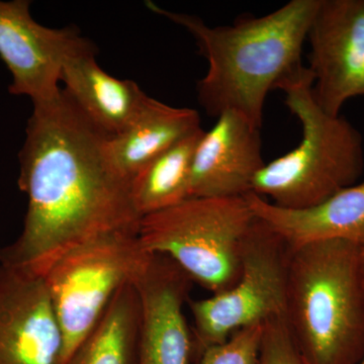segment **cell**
<instances>
[{
    "label": "cell",
    "instance_id": "obj_15",
    "mask_svg": "<svg viewBox=\"0 0 364 364\" xmlns=\"http://www.w3.org/2000/svg\"><path fill=\"white\" fill-rule=\"evenodd\" d=\"M202 129L200 114L188 107H174L148 97L126 128L107 140L117 169L129 179L172 146Z\"/></svg>",
    "mask_w": 364,
    "mask_h": 364
},
{
    "label": "cell",
    "instance_id": "obj_4",
    "mask_svg": "<svg viewBox=\"0 0 364 364\" xmlns=\"http://www.w3.org/2000/svg\"><path fill=\"white\" fill-rule=\"evenodd\" d=\"M313 85L304 65L277 86L303 136L298 147L265 164L253 181V193L287 210L324 202L358 183L364 169L363 136L341 114L332 116L317 104Z\"/></svg>",
    "mask_w": 364,
    "mask_h": 364
},
{
    "label": "cell",
    "instance_id": "obj_8",
    "mask_svg": "<svg viewBox=\"0 0 364 364\" xmlns=\"http://www.w3.org/2000/svg\"><path fill=\"white\" fill-rule=\"evenodd\" d=\"M313 95L328 114L364 97V0H320L309 28Z\"/></svg>",
    "mask_w": 364,
    "mask_h": 364
},
{
    "label": "cell",
    "instance_id": "obj_6",
    "mask_svg": "<svg viewBox=\"0 0 364 364\" xmlns=\"http://www.w3.org/2000/svg\"><path fill=\"white\" fill-rule=\"evenodd\" d=\"M148 256L138 232H117L71 251L48 272L43 279L62 336L59 364L68 363Z\"/></svg>",
    "mask_w": 364,
    "mask_h": 364
},
{
    "label": "cell",
    "instance_id": "obj_13",
    "mask_svg": "<svg viewBox=\"0 0 364 364\" xmlns=\"http://www.w3.org/2000/svg\"><path fill=\"white\" fill-rule=\"evenodd\" d=\"M245 198L254 215L267 223L291 250L322 241L364 243V181L303 210L277 207L253 193Z\"/></svg>",
    "mask_w": 364,
    "mask_h": 364
},
{
    "label": "cell",
    "instance_id": "obj_17",
    "mask_svg": "<svg viewBox=\"0 0 364 364\" xmlns=\"http://www.w3.org/2000/svg\"><path fill=\"white\" fill-rule=\"evenodd\" d=\"M203 132L200 129L172 146L131 179L132 200L141 218L189 198L193 155Z\"/></svg>",
    "mask_w": 364,
    "mask_h": 364
},
{
    "label": "cell",
    "instance_id": "obj_10",
    "mask_svg": "<svg viewBox=\"0 0 364 364\" xmlns=\"http://www.w3.org/2000/svg\"><path fill=\"white\" fill-rule=\"evenodd\" d=\"M132 284L140 303L136 364H193L195 341L184 315L193 280L170 258L149 253Z\"/></svg>",
    "mask_w": 364,
    "mask_h": 364
},
{
    "label": "cell",
    "instance_id": "obj_14",
    "mask_svg": "<svg viewBox=\"0 0 364 364\" xmlns=\"http://www.w3.org/2000/svg\"><path fill=\"white\" fill-rule=\"evenodd\" d=\"M92 43L64 61L60 83L83 116L107 136H114L138 114L149 95L132 80L109 75L95 59Z\"/></svg>",
    "mask_w": 364,
    "mask_h": 364
},
{
    "label": "cell",
    "instance_id": "obj_3",
    "mask_svg": "<svg viewBox=\"0 0 364 364\" xmlns=\"http://www.w3.org/2000/svg\"><path fill=\"white\" fill-rule=\"evenodd\" d=\"M286 320L308 364H358L364 356V260L344 240L291 250Z\"/></svg>",
    "mask_w": 364,
    "mask_h": 364
},
{
    "label": "cell",
    "instance_id": "obj_7",
    "mask_svg": "<svg viewBox=\"0 0 364 364\" xmlns=\"http://www.w3.org/2000/svg\"><path fill=\"white\" fill-rule=\"evenodd\" d=\"M291 249L267 223L255 217L249 230L240 277L208 299H189L196 358L237 330L286 318Z\"/></svg>",
    "mask_w": 364,
    "mask_h": 364
},
{
    "label": "cell",
    "instance_id": "obj_16",
    "mask_svg": "<svg viewBox=\"0 0 364 364\" xmlns=\"http://www.w3.org/2000/svg\"><path fill=\"white\" fill-rule=\"evenodd\" d=\"M140 303L132 282L114 294L102 318L66 364H136Z\"/></svg>",
    "mask_w": 364,
    "mask_h": 364
},
{
    "label": "cell",
    "instance_id": "obj_20",
    "mask_svg": "<svg viewBox=\"0 0 364 364\" xmlns=\"http://www.w3.org/2000/svg\"><path fill=\"white\" fill-rule=\"evenodd\" d=\"M359 249H360L361 256H363V259L364 260V243L359 246Z\"/></svg>",
    "mask_w": 364,
    "mask_h": 364
},
{
    "label": "cell",
    "instance_id": "obj_18",
    "mask_svg": "<svg viewBox=\"0 0 364 364\" xmlns=\"http://www.w3.org/2000/svg\"><path fill=\"white\" fill-rule=\"evenodd\" d=\"M264 324L249 326L235 331L223 343L200 352L196 364H256Z\"/></svg>",
    "mask_w": 364,
    "mask_h": 364
},
{
    "label": "cell",
    "instance_id": "obj_2",
    "mask_svg": "<svg viewBox=\"0 0 364 364\" xmlns=\"http://www.w3.org/2000/svg\"><path fill=\"white\" fill-rule=\"evenodd\" d=\"M318 4L291 0L260 18L242 16L232 26H210L198 16L146 2L152 13L186 28L207 60V73L196 90L208 116L240 112L258 128L268 93L304 66L301 53Z\"/></svg>",
    "mask_w": 364,
    "mask_h": 364
},
{
    "label": "cell",
    "instance_id": "obj_1",
    "mask_svg": "<svg viewBox=\"0 0 364 364\" xmlns=\"http://www.w3.org/2000/svg\"><path fill=\"white\" fill-rule=\"evenodd\" d=\"M109 138L63 90L33 105L18 176L28 210L18 238L0 249L1 264L44 279L80 246L117 232H138L131 179L112 163Z\"/></svg>",
    "mask_w": 364,
    "mask_h": 364
},
{
    "label": "cell",
    "instance_id": "obj_19",
    "mask_svg": "<svg viewBox=\"0 0 364 364\" xmlns=\"http://www.w3.org/2000/svg\"><path fill=\"white\" fill-rule=\"evenodd\" d=\"M256 364H308L294 342L286 318L265 323Z\"/></svg>",
    "mask_w": 364,
    "mask_h": 364
},
{
    "label": "cell",
    "instance_id": "obj_12",
    "mask_svg": "<svg viewBox=\"0 0 364 364\" xmlns=\"http://www.w3.org/2000/svg\"><path fill=\"white\" fill-rule=\"evenodd\" d=\"M217 119L196 146L189 198H244L252 193L254 178L264 167L260 128L234 111Z\"/></svg>",
    "mask_w": 364,
    "mask_h": 364
},
{
    "label": "cell",
    "instance_id": "obj_21",
    "mask_svg": "<svg viewBox=\"0 0 364 364\" xmlns=\"http://www.w3.org/2000/svg\"><path fill=\"white\" fill-rule=\"evenodd\" d=\"M358 364H364V356H363V358L361 359L360 363H359Z\"/></svg>",
    "mask_w": 364,
    "mask_h": 364
},
{
    "label": "cell",
    "instance_id": "obj_5",
    "mask_svg": "<svg viewBox=\"0 0 364 364\" xmlns=\"http://www.w3.org/2000/svg\"><path fill=\"white\" fill-rule=\"evenodd\" d=\"M255 215L244 198H188L141 218L147 252L166 256L193 284L222 293L240 277L242 254Z\"/></svg>",
    "mask_w": 364,
    "mask_h": 364
},
{
    "label": "cell",
    "instance_id": "obj_11",
    "mask_svg": "<svg viewBox=\"0 0 364 364\" xmlns=\"http://www.w3.org/2000/svg\"><path fill=\"white\" fill-rule=\"evenodd\" d=\"M61 350L44 279L0 263V364H59Z\"/></svg>",
    "mask_w": 364,
    "mask_h": 364
},
{
    "label": "cell",
    "instance_id": "obj_9",
    "mask_svg": "<svg viewBox=\"0 0 364 364\" xmlns=\"http://www.w3.org/2000/svg\"><path fill=\"white\" fill-rule=\"evenodd\" d=\"M28 0L0 1V58L13 76L9 92L33 105L59 95L64 61L90 43L77 28H52L33 20Z\"/></svg>",
    "mask_w": 364,
    "mask_h": 364
}]
</instances>
